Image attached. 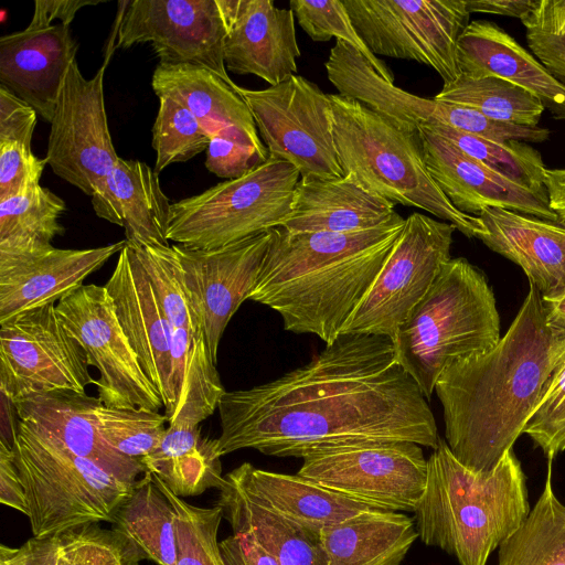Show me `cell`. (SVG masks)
I'll return each instance as SVG.
<instances>
[{
  "label": "cell",
  "mask_w": 565,
  "mask_h": 565,
  "mask_svg": "<svg viewBox=\"0 0 565 565\" xmlns=\"http://www.w3.org/2000/svg\"><path fill=\"white\" fill-rule=\"evenodd\" d=\"M222 457L255 449L305 458L364 441L407 440L435 449L428 401L397 362L391 339L340 334L309 363L278 379L222 395Z\"/></svg>",
  "instance_id": "cell-1"
},
{
  "label": "cell",
  "mask_w": 565,
  "mask_h": 565,
  "mask_svg": "<svg viewBox=\"0 0 565 565\" xmlns=\"http://www.w3.org/2000/svg\"><path fill=\"white\" fill-rule=\"evenodd\" d=\"M556 340L542 298L530 284L511 326L489 351L457 360L438 379L445 440L467 468H494L537 406L551 374Z\"/></svg>",
  "instance_id": "cell-2"
},
{
  "label": "cell",
  "mask_w": 565,
  "mask_h": 565,
  "mask_svg": "<svg viewBox=\"0 0 565 565\" xmlns=\"http://www.w3.org/2000/svg\"><path fill=\"white\" fill-rule=\"evenodd\" d=\"M405 218L350 233H289L271 238L248 300L277 311L284 328L332 343L399 237Z\"/></svg>",
  "instance_id": "cell-3"
},
{
  "label": "cell",
  "mask_w": 565,
  "mask_h": 565,
  "mask_svg": "<svg viewBox=\"0 0 565 565\" xmlns=\"http://www.w3.org/2000/svg\"><path fill=\"white\" fill-rule=\"evenodd\" d=\"M530 511L526 476L513 448L494 468L477 472L440 438L427 459L426 486L414 520L427 546L455 556L460 565H487Z\"/></svg>",
  "instance_id": "cell-4"
},
{
  "label": "cell",
  "mask_w": 565,
  "mask_h": 565,
  "mask_svg": "<svg viewBox=\"0 0 565 565\" xmlns=\"http://www.w3.org/2000/svg\"><path fill=\"white\" fill-rule=\"evenodd\" d=\"M500 339V317L487 277L457 257L441 266L392 342L397 362L429 402L449 364L484 353Z\"/></svg>",
  "instance_id": "cell-5"
},
{
  "label": "cell",
  "mask_w": 565,
  "mask_h": 565,
  "mask_svg": "<svg viewBox=\"0 0 565 565\" xmlns=\"http://www.w3.org/2000/svg\"><path fill=\"white\" fill-rule=\"evenodd\" d=\"M340 167L367 192L418 207L468 238L484 233L478 216L457 210L428 173L418 132L406 131L360 102L329 94Z\"/></svg>",
  "instance_id": "cell-6"
},
{
  "label": "cell",
  "mask_w": 565,
  "mask_h": 565,
  "mask_svg": "<svg viewBox=\"0 0 565 565\" xmlns=\"http://www.w3.org/2000/svg\"><path fill=\"white\" fill-rule=\"evenodd\" d=\"M33 536L108 522L134 484L20 420L13 445Z\"/></svg>",
  "instance_id": "cell-7"
},
{
  "label": "cell",
  "mask_w": 565,
  "mask_h": 565,
  "mask_svg": "<svg viewBox=\"0 0 565 565\" xmlns=\"http://www.w3.org/2000/svg\"><path fill=\"white\" fill-rule=\"evenodd\" d=\"M299 180L291 163L268 157L241 178L171 203L167 239L213 249L275 228L290 212Z\"/></svg>",
  "instance_id": "cell-8"
},
{
  "label": "cell",
  "mask_w": 565,
  "mask_h": 565,
  "mask_svg": "<svg viewBox=\"0 0 565 565\" xmlns=\"http://www.w3.org/2000/svg\"><path fill=\"white\" fill-rule=\"evenodd\" d=\"M358 34L376 55L431 67L444 84L459 75L458 41L468 24L466 0H343Z\"/></svg>",
  "instance_id": "cell-9"
},
{
  "label": "cell",
  "mask_w": 565,
  "mask_h": 565,
  "mask_svg": "<svg viewBox=\"0 0 565 565\" xmlns=\"http://www.w3.org/2000/svg\"><path fill=\"white\" fill-rule=\"evenodd\" d=\"M235 88L249 107L268 157L291 163L301 180L344 177L330 96L317 84L295 74L264 89Z\"/></svg>",
  "instance_id": "cell-10"
},
{
  "label": "cell",
  "mask_w": 565,
  "mask_h": 565,
  "mask_svg": "<svg viewBox=\"0 0 565 565\" xmlns=\"http://www.w3.org/2000/svg\"><path fill=\"white\" fill-rule=\"evenodd\" d=\"M456 226L412 213L371 287L343 324L340 334L394 339L450 257Z\"/></svg>",
  "instance_id": "cell-11"
},
{
  "label": "cell",
  "mask_w": 565,
  "mask_h": 565,
  "mask_svg": "<svg viewBox=\"0 0 565 565\" xmlns=\"http://www.w3.org/2000/svg\"><path fill=\"white\" fill-rule=\"evenodd\" d=\"M297 475L383 510L414 512L425 490L427 459L413 441H364L313 452Z\"/></svg>",
  "instance_id": "cell-12"
},
{
  "label": "cell",
  "mask_w": 565,
  "mask_h": 565,
  "mask_svg": "<svg viewBox=\"0 0 565 565\" xmlns=\"http://www.w3.org/2000/svg\"><path fill=\"white\" fill-rule=\"evenodd\" d=\"M57 315L99 372L98 398L107 407L159 412L160 395L145 374L105 286L83 285L56 303Z\"/></svg>",
  "instance_id": "cell-13"
},
{
  "label": "cell",
  "mask_w": 565,
  "mask_h": 565,
  "mask_svg": "<svg viewBox=\"0 0 565 565\" xmlns=\"http://www.w3.org/2000/svg\"><path fill=\"white\" fill-rule=\"evenodd\" d=\"M55 306L22 312L0 324V388L13 402L52 391L85 392L95 383L85 350Z\"/></svg>",
  "instance_id": "cell-14"
},
{
  "label": "cell",
  "mask_w": 565,
  "mask_h": 565,
  "mask_svg": "<svg viewBox=\"0 0 565 565\" xmlns=\"http://www.w3.org/2000/svg\"><path fill=\"white\" fill-rule=\"evenodd\" d=\"M106 63L85 78L75 61L55 106L45 160L52 171L90 198L98 193L118 157L104 96Z\"/></svg>",
  "instance_id": "cell-15"
},
{
  "label": "cell",
  "mask_w": 565,
  "mask_h": 565,
  "mask_svg": "<svg viewBox=\"0 0 565 565\" xmlns=\"http://www.w3.org/2000/svg\"><path fill=\"white\" fill-rule=\"evenodd\" d=\"M226 28L216 0H132L117 32V47L149 43L159 64L207 67L234 85L224 62Z\"/></svg>",
  "instance_id": "cell-16"
},
{
  "label": "cell",
  "mask_w": 565,
  "mask_h": 565,
  "mask_svg": "<svg viewBox=\"0 0 565 565\" xmlns=\"http://www.w3.org/2000/svg\"><path fill=\"white\" fill-rule=\"evenodd\" d=\"M271 230L213 249L172 245L213 362L230 320L254 288Z\"/></svg>",
  "instance_id": "cell-17"
},
{
  "label": "cell",
  "mask_w": 565,
  "mask_h": 565,
  "mask_svg": "<svg viewBox=\"0 0 565 565\" xmlns=\"http://www.w3.org/2000/svg\"><path fill=\"white\" fill-rule=\"evenodd\" d=\"M105 287L145 374L160 395L169 422L177 405L171 354L172 328L148 274L128 244L119 253Z\"/></svg>",
  "instance_id": "cell-18"
},
{
  "label": "cell",
  "mask_w": 565,
  "mask_h": 565,
  "mask_svg": "<svg viewBox=\"0 0 565 565\" xmlns=\"http://www.w3.org/2000/svg\"><path fill=\"white\" fill-rule=\"evenodd\" d=\"M226 28L224 62L238 75L277 85L297 74L300 50L295 13L273 0H216Z\"/></svg>",
  "instance_id": "cell-19"
},
{
  "label": "cell",
  "mask_w": 565,
  "mask_h": 565,
  "mask_svg": "<svg viewBox=\"0 0 565 565\" xmlns=\"http://www.w3.org/2000/svg\"><path fill=\"white\" fill-rule=\"evenodd\" d=\"M418 134L428 173L460 212L478 216L488 207H501L559 220L550 209L548 198L488 168L426 128Z\"/></svg>",
  "instance_id": "cell-20"
},
{
  "label": "cell",
  "mask_w": 565,
  "mask_h": 565,
  "mask_svg": "<svg viewBox=\"0 0 565 565\" xmlns=\"http://www.w3.org/2000/svg\"><path fill=\"white\" fill-rule=\"evenodd\" d=\"M98 397L85 392L52 391L14 402L18 417L39 434L88 459L116 478L135 483L146 467L114 449L102 436L96 418Z\"/></svg>",
  "instance_id": "cell-21"
},
{
  "label": "cell",
  "mask_w": 565,
  "mask_h": 565,
  "mask_svg": "<svg viewBox=\"0 0 565 565\" xmlns=\"http://www.w3.org/2000/svg\"><path fill=\"white\" fill-rule=\"evenodd\" d=\"M78 43L70 26L55 23L0 38V86L51 122Z\"/></svg>",
  "instance_id": "cell-22"
},
{
  "label": "cell",
  "mask_w": 565,
  "mask_h": 565,
  "mask_svg": "<svg viewBox=\"0 0 565 565\" xmlns=\"http://www.w3.org/2000/svg\"><path fill=\"white\" fill-rule=\"evenodd\" d=\"M126 239L100 247L45 252L0 262V324L47 305H56L126 246Z\"/></svg>",
  "instance_id": "cell-23"
},
{
  "label": "cell",
  "mask_w": 565,
  "mask_h": 565,
  "mask_svg": "<svg viewBox=\"0 0 565 565\" xmlns=\"http://www.w3.org/2000/svg\"><path fill=\"white\" fill-rule=\"evenodd\" d=\"M151 86L158 98H171L190 110L211 137L252 147L268 159V150L236 84L227 83L201 65L158 64Z\"/></svg>",
  "instance_id": "cell-24"
},
{
  "label": "cell",
  "mask_w": 565,
  "mask_h": 565,
  "mask_svg": "<svg viewBox=\"0 0 565 565\" xmlns=\"http://www.w3.org/2000/svg\"><path fill=\"white\" fill-rule=\"evenodd\" d=\"M458 65L466 75L497 76L522 87L565 122V84L497 23L468 24L458 41Z\"/></svg>",
  "instance_id": "cell-25"
},
{
  "label": "cell",
  "mask_w": 565,
  "mask_h": 565,
  "mask_svg": "<svg viewBox=\"0 0 565 565\" xmlns=\"http://www.w3.org/2000/svg\"><path fill=\"white\" fill-rule=\"evenodd\" d=\"M484 233L479 239L520 266L542 297L565 287V222L488 207L478 215Z\"/></svg>",
  "instance_id": "cell-26"
},
{
  "label": "cell",
  "mask_w": 565,
  "mask_h": 565,
  "mask_svg": "<svg viewBox=\"0 0 565 565\" xmlns=\"http://www.w3.org/2000/svg\"><path fill=\"white\" fill-rule=\"evenodd\" d=\"M395 205L349 177L299 180L290 212L277 227L289 233H350L388 222Z\"/></svg>",
  "instance_id": "cell-27"
},
{
  "label": "cell",
  "mask_w": 565,
  "mask_h": 565,
  "mask_svg": "<svg viewBox=\"0 0 565 565\" xmlns=\"http://www.w3.org/2000/svg\"><path fill=\"white\" fill-rule=\"evenodd\" d=\"M92 205L97 216L124 227L128 245L170 246L171 203L158 173L145 162L119 158Z\"/></svg>",
  "instance_id": "cell-28"
},
{
  "label": "cell",
  "mask_w": 565,
  "mask_h": 565,
  "mask_svg": "<svg viewBox=\"0 0 565 565\" xmlns=\"http://www.w3.org/2000/svg\"><path fill=\"white\" fill-rule=\"evenodd\" d=\"M225 477L275 511L317 533L362 512L383 510L299 475L267 471L249 462L242 463Z\"/></svg>",
  "instance_id": "cell-29"
},
{
  "label": "cell",
  "mask_w": 565,
  "mask_h": 565,
  "mask_svg": "<svg viewBox=\"0 0 565 565\" xmlns=\"http://www.w3.org/2000/svg\"><path fill=\"white\" fill-rule=\"evenodd\" d=\"M319 539L327 565H399L418 533L407 514L373 510L323 527Z\"/></svg>",
  "instance_id": "cell-30"
},
{
  "label": "cell",
  "mask_w": 565,
  "mask_h": 565,
  "mask_svg": "<svg viewBox=\"0 0 565 565\" xmlns=\"http://www.w3.org/2000/svg\"><path fill=\"white\" fill-rule=\"evenodd\" d=\"M217 505L233 533H248L278 565H327L319 533L280 514L224 476Z\"/></svg>",
  "instance_id": "cell-31"
},
{
  "label": "cell",
  "mask_w": 565,
  "mask_h": 565,
  "mask_svg": "<svg viewBox=\"0 0 565 565\" xmlns=\"http://www.w3.org/2000/svg\"><path fill=\"white\" fill-rule=\"evenodd\" d=\"M141 559L127 537L98 523L33 536L19 547L0 546V565H139Z\"/></svg>",
  "instance_id": "cell-32"
},
{
  "label": "cell",
  "mask_w": 565,
  "mask_h": 565,
  "mask_svg": "<svg viewBox=\"0 0 565 565\" xmlns=\"http://www.w3.org/2000/svg\"><path fill=\"white\" fill-rule=\"evenodd\" d=\"M140 461L180 498L220 489L224 482L216 439L203 438L199 425H168L157 447Z\"/></svg>",
  "instance_id": "cell-33"
},
{
  "label": "cell",
  "mask_w": 565,
  "mask_h": 565,
  "mask_svg": "<svg viewBox=\"0 0 565 565\" xmlns=\"http://www.w3.org/2000/svg\"><path fill=\"white\" fill-rule=\"evenodd\" d=\"M175 510L146 471L122 500L110 522L145 556L158 565L177 564Z\"/></svg>",
  "instance_id": "cell-34"
},
{
  "label": "cell",
  "mask_w": 565,
  "mask_h": 565,
  "mask_svg": "<svg viewBox=\"0 0 565 565\" xmlns=\"http://www.w3.org/2000/svg\"><path fill=\"white\" fill-rule=\"evenodd\" d=\"M63 199L41 185L0 200V262L45 252L65 232Z\"/></svg>",
  "instance_id": "cell-35"
},
{
  "label": "cell",
  "mask_w": 565,
  "mask_h": 565,
  "mask_svg": "<svg viewBox=\"0 0 565 565\" xmlns=\"http://www.w3.org/2000/svg\"><path fill=\"white\" fill-rule=\"evenodd\" d=\"M552 462L527 518L499 546L498 565H565V504L553 490Z\"/></svg>",
  "instance_id": "cell-36"
},
{
  "label": "cell",
  "mask_w": 565,
  "mask_h": 565,
  "mask_svg": "<svg viewBox=\"0 0 565 565\" xmlns=\"http://www.w3.org/2000/svg\"><path fill=\"white\" fill-rule=\"evenodd\" d=\"M436 100L480 111L501 122L536 128L545 110L530 92L497 76L475 77L463 73L444 84Z\"/></svg>",
  "instance_id": "cell-37"
},
{
  "label": "cell",
  "mask_w": 565,
  "mask_h": 565,
  "mask_svg": "<svg viewBox=\"0 0 565 565\" xmlns=\"http://www.w3.org/2000/svg\"><path fill=\"white\" fill-rule=\"evenodd\" d=\"M424 128L447 139L488 168L547 198L543 181L546 167L541 152L530 143L519 140L495 141L446 125Z\"/></svg>",
  "instance_id": "cell-38"
},
{
  "label": "cell",
  "mask_w": 565,
  "mask_h": 565,
  "mask_svg": "<svg viewBox=\"0 0 565 565\" xmlns=\"http://www.w3.org/2000/svg\"><path fill=\"white\" fill-rule=\"evenodd\" d=\"M152 477L172 503L175 513L177 564L224 565L217 533L223 518L220 505L200 508L173 493L157 476Z\"/></svg>",
  "instance_id": "cell-39"
},
{
  "label": "cell",
  "mask_w": 565,
  "mask_h": 565,
  "mask_svg": "<svg viewBox=\"0 0 565 565\" xmlns=\"http://www.w3.org/2000/svg\"><path fill=\"white\" fill-rule=\"evenodd\" d=\"M142 264L171 328L203 334L188 297L178 256L170 246H131Z\"/></svg>",
  "instance_id": "cell-40"
},
{
  "label": "cell",
  "mask_w": 565,
  "mask_h": 565,
  "mask_svg": "<svg viewBox=\"0 0 565 565\" xmlns=\"http://www.w3.org/2000/svg\"><path fill=\"white\" fill-rule=\"evenodd\" d=\"M151 132V145L156 151L153 170L157 173L206 151L212 138L190 110L168 97L159 98Z\"/></svg>",
  "instance_id": "cell-41"
},
{
  "label": "cell",
  "mask_w": 565,
  "mask_h": 565,
  "mask_svg": "<svg viewBox=\"0 0 565 565\" xmlns=\"http://www.w3.org/2000/svg\"><path fill=\"white\" fill-rule=\"evenodd\" d=\"M225 390L221 383L204 337L192 348L186 373L168 425L193 427L211 416Z\"/></svg>",
  "instance_id": "cell-42"
},
{
  "label": "cell",
  "mask_w": 565,
  "mask_h": 565,
  "mask_svg": "<svg viewBox=\"0 0 565 565\" xmlns=\"http://www.w3.org/2000/svg\"><path fill=\"white\" fill-rule=\"evenodd\" d=\"M97 426L103 438L120 454L140 460L163 437L168 423L164 414L145 409L96 407Z\"/></svg>",
  "instance_id": "cell-43"
},
{
  "label": "cell",
  "mask_w": 565,
  "mask_h": 565,
  "mask_svg": "<svg viewBox=\"0 0 565 565\" xmlns=\"http://www.w3.org/2000/svg\"><path fill=\"white\" fill-rule=\"evenodd\" d=\"M290 9L301 29L316 42L332 38L351 45L369 62L373 70L388 83L394 84V74L375 56L358 34L342 3L338 0H291Z\"/></svg>",
  "instance_id": "cell-44"
},
{
  "label": "cell",
  "mask_w": 565,
  "mask_h": 565,
  "mask_svg": "<svg viewBox=\"0 0 565 565\" xmlns=\"http://www.w3.org/2000/svg\"><path fill=\"white\" fill-rule=\"evenodd\" d=\"M556 340V353L541 399L527 420L526 434L547 459L565 450V339Z\"/></svg>",
  "instance_id": "cell-45"
},
{
  "label": "cell",
  "mask_w": 565,
  "mask_h": 565,
  "mask_svg": "<svg viewBox=\"0 0 565 565\" xmlns=\"http://www.w3.org/2000/svg\"><path fill=\"white\" fill-rule=\"evenodd\" d=\"M521 22L533 55L565 84V0H535Z\"/></svg>",
  "instance_id": "cell-46"
},
{
  "label": "cell",
  "mask_w": 565,
  "mask_h": 565,
  "mask_svg": "<svg viewBox=\"0 0 565 565\" xmlns=\"http://www.w3.org/2000/svg\"><path fill=\"white\" fill-rule=\"evenodd\" d=\"M28 149L17 143H0V200L40 185L46 166Z\"/></svg>",
  "instance_id": "cell-47"
},
{
  "label": "cell",
  "mask_w": 565,
  "mask_h": 565,
  "mask_svg": "<svg viewBox=\"0 0 565 565\" xmlns=\"http://www.w3.org/2000/svg\"><path fill=\"white\" fill-rule=\"evenodd\" d=\"M205 152L206 169L228 180L245 175L267 160L254 148L218 136L211 138Z\"/></svg>",
  "instance_id": "cell-48"
},
{
  "label": "cell",
  "mask_w": 565,
  "mask_h": 565,
  "mask_svg": "<svg viewBox=\"0 0 565 565\" xmlns=\"http://www.w3.org/2000/svg\"><path fill=\"white\" fill-rule=\"evenodd\" d=\"M38 114L26 103L0 86V143L31 149Z\"/></svg>",
  "instance_id": "cell-49"
},
{
  "label": "cell",
  "mask_w": 565,
  "mask_h": 565,
  "mask_svg": "<svg viewBox=\"0 0 565 565\" xmlns=\"http://www.w3.org/2000/svg\"><path fill=\"white\" fill-rule=\"evenodd\" d=\"M224 565H278L274 555L248 533H233L220 542Z\"/></svg>",
  "instance_id": "cell-50"
},
{
  "label": "cell",
  "mask_w": 565,
  "mask_h": 565,
  "mask_svg": "<svg viewBox=\"0 0 565 565\" xmlns=\"http://www.w3.org/2000/svg\"><path fill=\"white\" fill-rule=\"evenodd\" d=\"M0 502L29 516L24 487L14 450L0 441Z\"/></svg>",
  "instance_id": "cell-51"
},
{
  "label": "cell",
  "mask_w": 565,
  "mask_h": 565,
  "mask_svg": "<svg viewBox=\"0 0 565 565\" xmlns=\"http://www.w3.org/2000/svg\"><path fill=\"white\" fill-rule=\"evenodd\" d=\"M99 0H35L32 19L26 28L38 29L53 25V21L70 26L76 13L84 7L97 6Z\"/></svg>",
  "instance_id": "cell-52"
},
{
  "label": "cell",
  "mask_w": 565,
  "mask_h": 565,
  "mask_svg": "<svg viewBox=\"0 0 565 565\" xmlns=\"http://www.w3.org/2000/svg\"><path fill=\"white\" fill-rule=\"evenodd\" d=\"M535 0H466L471 13L500 14L522 20L532 9Z\"/></svg>",
  "instance_id": "cell-53"
},
{
  "label": "cell",
  "mask_w": 565,
  "mask_h": 565,
  "mask_svg": "<svg viewBox=\"0 0 565 565\" xmlns=\"http://www.w3.org/2000/svg\"><path fill=\"white\" fill-rule=\"evenodd\" d=\"M543 181L550 209L557 214L561 221L565 222V167L546 168Z\"/></svg>",
  "instance_id": "cell-54"
},
{
  "label": "cell",
  "mask_w": 565,
  "mask_h": 565,
  "mask_svg": "<svg viewBox=\"0 0 565 565\" xmlns=\"http://www.w3.org/2000/svg\"><path fill=\"white\" fill-rule=\"evenodd\" d=\"M546 324L553 337L565 339V287L556 294L542 297Z\"/></svg>",
  "instance_id": "cell-55"
},
{
  "label": "cell",
  "mask_w": 565,
  "mask_h": 565,
  "mask_svg": "<svg viewBox=\"0 0 565 565\" xmlns=\"http://www.w3.org/2000/svg\"><path fill=\"white\" fill-rule=\"evenodd\" d=\"M13 399L0 388V441L13 448L20 419Z\"/></svg>",
  "instance_id": "cell-56"
}]
</instances>
